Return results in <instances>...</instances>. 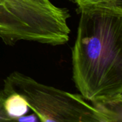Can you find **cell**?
<instances>
[{"instance_id": "6", "label": "cell", "mask_w": 122, "mask_h": 122, "mask_svg": "<svg viewBox=\"0 0 122 122\" xmlns=\"http://www.w3.org/2000/svg\"><path fill=\"white\" fill-rule=\"evenodd\" d=\"M8 93L4 89H0V122H9L11 121L10 117L7 114L5 110V100L8 96Z\"/></svg>"}, {"instance_id": "7", "label": "cell", "mask_w": 122, "mask_h": 122, "mask_svg": "<svg viewBox=\"0 0 122 122\" xmlns=\"http://www.w3.org/2000/svg\"><path fill=\"white\" fill-rule=\"evenodd\" d=\"M39 118L37 117V116L34 113L31 115H29V116H22L21 117H19L16 122H39Z\"/></svg>"}, {"instance_id": "3", "label": "cell", "mask_w": 122, "mask_h": 122, "mask_svg": "<svg viewBox=\"0 0 122 122\" xmlns=\"http://www.w3.org/2000/svg\"><path fill=\"white\" fill-rule=\"evenodd\" d=\"M3 89L21 95L39 122H108L81 94L45 85L16 71L4 79Z\"/></svg>"}, {"instance_id": "1", "label": "cell", "mask_w": 122, "mask_h": 122, "mask_svg": "<svg viewBox=\"0 0 122 122\" xmlns=\"http://www.w3.org/2000/svg\"><path fill=\"white\" fill-rule=\"evenodd\" d=\"M75 86L88 102L122 96V0H76Z\"/></svg>"}, {"instance_id": "2", "label": "cell", "mask_w": 122, "mask_h": 122, "mask_svg": "<svg viewBox=\"0 0 122 122\" xmlns=\"http://www.w3.org/2000/svg\"><path fill=\"white\" fill-rule=\"evenodd\" d=\"M70 16L50 0H0V39L9 46L20 41L62 45L69 39Z\"/></svg>"}, {"instance_id": "4", "label": "cell", "mask_w": 122, "mask_h": 122, "mask_svg": "<svg viewBox=\"0 0 122 122\" xmlns=\"http://www.w3.org/2000/svg\"><path fill=\"white\" fill-rule=\"evenodd\" d=\"M94 107L105 116L108 122H122V96L91 102Z\"/></svg>"}, {"instance_id": "5", "label": "cell", "mask_w": 122, "mask_h": 122, "mask_svg": "<svg viewBox=\"0 0 122 122\" xmlns=\"http://www.w3.org/2000/svg\"><path fill=\"white\" fill-rule=\"evenodd\" d=\"M8 94L5 100V110L11 121H16L19 117L26 114L29 108L26 101L21 95L15 92Z\"/></svg>"}]
</instances>
